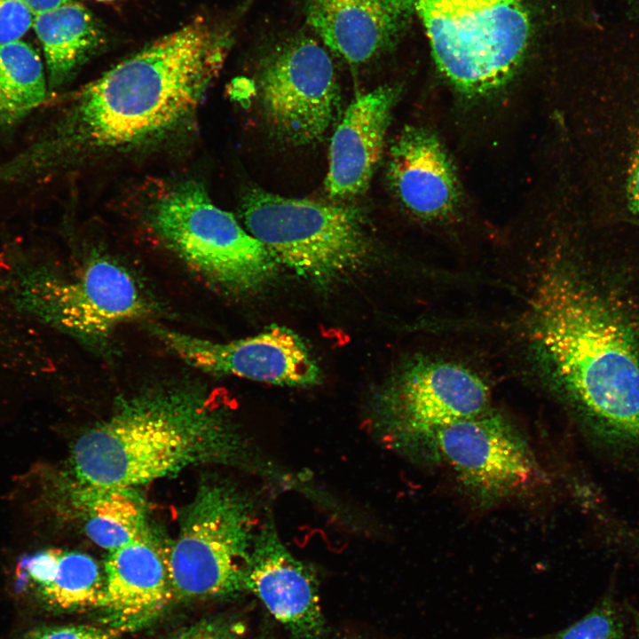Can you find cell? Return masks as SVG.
Wrapping results in <instances>:
<instances>
[{
	"label": "cell",
	"instance_id": "6da1fadb",
	"mask_svg": "<svg viewBox=\"0 0 639 639\" xmlns=\"http://www.w3.org/2000/svg\"><path fill=\"white\" fill-rule=\"evenodd\" d=\"M231 45L227 28L201 16L157 38L77 91L43 156L123 151L172 132L196 111Z\"/></svg>",
	"mask_w": 639,
	"mask_h": 639
},
{
	"label": "cell",
	"instance_id": "7a4b0ae2",
	"mask_svg": "<svg viewBox=\"0 0 639 639\" xmlns=\"http://www.w3.org/2000/svg\"><path fill=\"white\" fill-rule=\"evenodd\" d=\"M533 337L584 435L639 468V359L625 322L562 273L532 301Z\"/></svg>",
	"mask_w": 639,
	"mask_h": 639
},
{
	"label": "cell",
	"instance_id": "3957f363",
	"mask_svg": "<svg viewBox=\"0 0 639 639\" xmlns=\"http://www.w3.org/2000/svg\"><path fill=\"white\" fill-rule=\"evenodd\" d=\"M234 434L208 398L184 390L152 392L122 403L78 438L77 478L93 490H128L194 462L235 454Z\"/></svg>",
	"mask_w": 639,
	"mask_h": 639
},
{
	"label": "cell",
	"instance_id": "277c9868",
	"mask_svg": "<svg viewBox=\"0 0 639 639\" xmlns=\"http://www.w3.org/2000/svg\"><path fill=\"white\" fill-rule=\"evenodd\" d=\"M241 216L279 265L320 288L357 274L373 256L365 219L353 207L251 188L241 199Z\"/></svg>",
	"mask_w": 639,
	"mask_h": 639
},
{
	"label": "cell",
	"instance_id": "5b68a950",
	"mask_svg": "<svg viewBox=\"0 0 639 639\" xmlns=\"http://www.w3.org/2000/svg\"><path fill=\"white\" fill-rule=\"evenodd\" d=\"M436 65L461 92L485 96L508 83L530 37L522 0H412Z\"/></svg>",
	"mask_w": 639,
	"mask_h": 639
},
{
	"label": "cell",
	"instance_id": "8992f818",
	"mask_svg": "<svg viewBox=\"0 0 639 639\" xmlns=\"http://www.w3.org/2000/svg\"><path fill=\"white\" fill-rule=\"evenodd\" d=\"M148 219L172 251L221 289L251 295L276 277L280 265L267 249L198 183L183 182L158 196Z\"/></svg>",
	"mask_w": 639,
	"mask_h": 639
},
{
	"label": "cell",
	"instance_id": "52a82bcc",
	"mask_svg": "<svg viewBox=\"0 0 639 639\" xmlns=\"http://www.w3.org/2000/svg\"><path fill=\"white\" fill-rule=\"evenodd\" d=\"M251 503L224 485L201 487L187 507L165 555L174 596L234 594L244 588V568L256 530Z\"/></svg>",
	"mask_w": 639,
	"mask_h": 639
},
{
	"label": "cell",
	"instance_id": "ba28073f",
	"mask_svg": "<svg viewBox=\"0 0 639 639\" xmlns=\"http://www.w3.org/2000/svg\"><path fill=\"white\" fill-rule=\"evenodd\" d=\"M489 388L468 367L451 361L417 359L376 391L374 426L391 447L425 454L435 462L437 432L488 407Z\"/></svg>",
	"mask_w": 639,
	"mask_h": 639
},
{
	"label": "cell",
	"instance_id": "9c48e42d",
	"mask_svg": "<svg viewBox=\"0 0 639 639\" xmlns=\"http://www.w3.org/2000/svg\"><path fill=\"white\" fill-rule=\"evenodd\" d=\"M17 301L91 345L104 343L117 327L143 319L152 309L132 275L105 256L91 259L70 280L42 270L27 274L18 284Z\"/></svg>",
	"mask_w": 639,
	"mask_h": 639
},
{
	"label": "cell",
	"instance_id": "30bf717a",
	"mask_svg": "<svg viewBox=\"0 0 639 639\" xmlns=\"http://www.w3.org/2000/svg\"><path fill=\"white\" fill-rule=\"evenodd\" d=\"M434 455L483 508L525 493L543 477L523 433L490 408L441 428L435 437Z\"/></svg>",
	"mask_w": 639,
	"mask_h": 639
},
{
	"label": "cell",
	"instance_id": "8fae6325",
	"mask_svg": "<svg viewBox=\"0 0 639 639\" xmlns=\"http://www.w3.org/2000/svg\"><path fill=\"white\" fill-rule=\"evenodd\" d=\"M259 89L272 131L294 146L320 140L339 101L330 56L315 39L300 33L280 40L264 56Z\"/></svg>",
	"mask_w": 639,
	"mask_h": 639
},
{
	"label": "cell",
	"instance_id": "7c38bea8",
	"mask_svg": "<svg viewBox=\"0 0 639 639\" xmlns=\"http://www.w3.org/2000/svg\"><path fill=\"white\" fill-rule=\"evenodd\" d=\"M152 332L191 367L214 375H231L288 387L320 381V370L304 342L291 329L271 326L229 342H215L165 327Z\"/></svg>",
	"mask_w": 639,
	"mask_h": 639
},
{
	"label": "cell",
	"instance_id": "4fadbf2b",
	"mask_svg": "<svg viewBox=\"0 0 639 639\" xmlns=\"http://www.w3.org/2000/svg\"><path fill=\"white\" fill-rule=\"evenodd\" d=\"M244 588L294 639H321L326 622L313 571L286 548L270 517L256 530L244 568Z\"/></svg>",
	"mask_w": 639,
	"mask_h": 639
},
{
	"label": "cell",
	"instance_id": "5bb4252c",
	"mask_svg": "<svg viewBox=\"0 0 639 639\" xmlns=\"http://www.w3.org/2000/svg\"><path fill=\"white\" fill-rule=\"evenodd\" d=\"M414 13L412 0H307L305 20L327 47L350 64L396 45Z\"/></svg>",
	"mask_w": 639,
	"mask_h": 639
},
{
	"label": "cell",
	"instance_id": "9a60e30c",
	"mask_svg": "<svg viewBox=\"0 0 639 639\" xmlns=\"http://www.w3.org/2000/svg\"><path fill=\"white\" fill-rule=\"evenodd\" d=\"M398 94L396 86H380L359 96L344 112L329 148L325 185L331 197L350 198L367 188Z\"/></svg>",
	"mask_w": 639,
	"mask_h": 639
},
{
	"label": "cell",
	"instance_id": "2e32d148",
	"mask_svg": "<svg viewBox=\"0 0 639 639\" xmlns=\"http://www.w3.org/2000/svg\"><path fill=\"white\" fill-rule=\"evenodd\" d=\"M388 174L399 201L419 218L443 219L458 205L452 162L439 140L424 129L409 127L399 134L390 148Z\"/></svg>",
	"mask_w": 639,
	"mask_h": 639
},
{
	"label": "cell",
	"instance_id": "e0dca14e",
	"mask_svg": "<svg viewBox=\"0 0 639 639\" xmlns=\"http://www.w3.org/2000/svg\"><path fill=\"white\" fill-rule=\"evenodd\" d=\"M104 577L100 606L121 618L150 615L174 597L165 554L146 533L109 552Z\"/></svg>",
	"mask_w": 639,
	"mask_h": 639
},
{
	"label": "cell",
	"instance_id": "ac0fdd59",
	"mask_svg": "<svg viewBox=\"0 0 639 639\" xmlns=\"http://www.w3.org/2000/svg\"><path fill=\"white\" fill-rule=\"evenodd\" d=\"M49 87L66 83L102 42L99 23L83 4L70 1L35 15Z\"/></svg>",
	"mask_w": 639,
	"mask_h": 639
},
{
	"label": "cell",
	"instance_id": "d6986e66",
	"mask_svg": "<svg viewBox=\"0 0 639 639\" xmlns=\"http://www.w3.org/2000/svg\"><path fill=\"white\" fill-rule=\"evenodd\" d=\"M47 74L39 54L22 40L0 45V130L9 131L47 95Z\"/></svg>",
	"mask_w": 639,
	"mask_h": 639
},
{
	"label": "cell",
	"instance_id": "ffe728a7",
	"mask_svg": "<svg viewBox=\"0 0 639 639\" xmlns=\"http://www.w3.org/2000/svg\"><path fill=\"white\" fill-rule=\"evenodd\" d=\"M89 504L85 532L100 548L110 552L145 533L142 509L128 490H96Z\"/></svg>",
	"mask_w": 639,
	"mask_h": 639
},
{
	"label": "cell",
	"instance_id": "44dd1931",
	"mask_svg": "<svg viewBox=\"0 0 639 639\" xmlns=\"http://www.w3.org/2000/svg\"><path fill=\"white\" fill-rule=\"evenodd\" d=\"M105 577L94 558L80 552L61 551L54 578L41 590L45 600L61 609L100 606Z\"/></svg>",
	"mask_w": 639,
	"mask_h": 639
},
{
	"label": "cell",
	"instance_id": "7402d4cb",
	"mask_svg": "<svg viewBox=\"0 0 639 639\" xmlns=\"http://www.w3.org/2000/svg\"><path fill=\"white\" fill-rule=\"evenodd\" d=\"M623 635L619 611L611 600L606 598L572 625L532 639H623Z\"/></svg>",
	"mask_w": 639,
	"mask_h": 639
},
{
	"label": "cell",
	"instance_id": "603a6c76",
	"mask_svg": "<svg viewBox=\"0 0 639 639\" xmlns=\"http://www.w3.org/2000/svg\"><path fill=\"white\" fill-rule=\"evenodd\" d=\"M34 18L22 0H0V45L21 40L33 28Z\"/></svg>",
	"mask_w": 639,
	"mask_h": 639
},
{
	"label": "cell",
	"instance_id": "cb8c5ba5",
	"mask_svg": "<svg viewBox=\"0 0 639 639\" xmlns=\"http://www.w3.org/2000/svg\"><path fill=\"white\" fill-rule=\"evenodd\" d=\"M60 549H46L37 552L21 560L18 571L21 579L28 580L41 590L48 587L52 581L59 559Z\"/></svg>",
	"mask_w": 639,
	"mask_h": 639
},
{
	"label": "cell",
	"instance_id": "d4e9b609",
	"mask_svg": "<svg viewBox=\"0 0 639 639\" xmlns=\"http://www.w3.org/2000/svg\"><path fill=\"white\" fill-rule=\"evenodd\" d=\"M120 630L89 626L45 627L32 632L28 639H112Z\"/></svg>",
	"mask_w": 639,
	"mask_h": 639
},
{
	"label": "cell",
	"instance_id": "484cf974",
	"mask_svg": "<svg viewBox=\"0 0 639 639\" xmlns=\"http://www.w3.org/2000/svg\"><path fill=\"white\" fill-rule=\"evenodd\" d=\"M234 626L220 622H205L185 629L173 639H237Z\"/></svg>",
	"mask_w": 639,
	"mask_h": 639
},
{
	"label": "cell",
	"instance_id": "4316f807",
	"mask_svg": "<svg viewBox=\"0 0 639 639\" xmlns=\"http://www.w3.org/2000/svg\"><path fill=\"white\" fill-rule=\"evenodd\" d=\"M627 196L632 210L639 217V140L629 170Z\"/></svg>",
	"mask_w": 639,
	"mask_h": 639
},
{
	"label": "cell",
	"instance_id": "83f0119b",
	"mask_svg": "<svg viewBox=\"0 0 639 639\" xmlns=\"http://www.w3.org/2000/svg\"><path fill=\"white\" fill-rule=\"evenodd\" d=\"M34 12L38 14L74 0H22Z\"/></svg>",
	"mask_w": 639,
	"mask_h": 639
},
{
	"label": "cell",
	"instance_id": "f1b7e54d",
	"mask_svg": "<svg viewBox=\"0 0 639 639\" xmlns=\"http://www.w3.org/2000/svg\"><path fill=\"white\" fill-rule=\"evenodd\" d=\"M635 624H636L637 639H639V615L635 616Z\"/></svg>",
	"mask_w": 639,
	"mask_h": 639
},
{
	"label": "cell",
	"instance_id": "f546056e",
	"mask_svg": "<svg viewBox=\"0 0 639 639\" xmlns=\"http://www.w3.org/2000/svg\"><path fill=\"white\" fill-rule=\"evenodd\" d=\"M99 1H110V0H99Z\"/></svg>",
	"mask_w": 639,
	"mask_h": 639
},
{
	"label": "cell",
	"instance_id": "4dcf8cb0",
	"mask_svg": "<svg viewBox=\"0 0 639 639\" xmlns=\"http://www.w3.org/2000/svg\"><path fill=\"white\" fill-rule=\"evenodd\" d=\"M260 639H266V638H264V637H263V638H260Z\"/></svg>",
	"mask_w": 639,
	"mask_h": 639
}]
</instances>
